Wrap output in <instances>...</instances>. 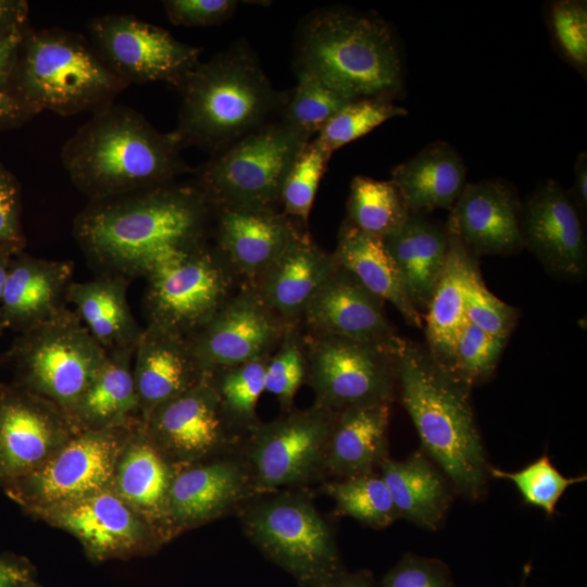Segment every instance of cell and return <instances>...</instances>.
<instances>
[{
  "label": "cell",
  "mask_w": 587,
  "mask_h": 587,
  "mask_svg": "<svg viewBox=\"0 0 587 587\" xmlns=\"http://www.w3.org/2000/svg\"><path fill=\"white\" fill-rule=\"evenodd\" d=\"M246 536L302 587H325L342 574L330 524L302 490L274 491L238 511Z\"/></svg>",
  "instance_id": "52a82bcc"
},
{
  "label": "cell",
  "mask_w": 587,
  "mask_h": 587,
  "mask_svg": "<svg viewBox=\"0 0 587 587\" xmlns=\"http://www.w3.org/2000/svg\"><path fill=\"white\" fill-rule=\"evenodd\" d=\"M408 111L387 98H362L349 101L313 139L327 154L366 135L384 122L407 115Z\"/></svg>",
  "instance_id": "ab89813d"
},
{
  "label": "cell",
  "mask_w": 587,
  "mask_h": 587,
  "mask_svg": "<svg viewBox=\"0 0 587 587\" xmlns=\"http://www.w3.org/2000/svg\"><path fill=\"white\" fill-rule=\"evenodd\" d=\"M465 316L484 332L507 339L516 323L517 311L485 286L476 266L465 287Z\"/></svg>",
  "instance_id": "f6af8a7d"
},
{
  "label": "cell",
  "mask_w": 587,
  "mask_h": 587,
  "mask_svg": "<svg viewBox=\"0 0 587 587\" xmlns=\"http://www.w3.org/2000/svg\"><path fill=\"white\" fill-rule=\"evenodd\" d=\"M489 475L511 482L525 504L541 509L547 516L555 512L560 498L567 488L586 480V475L565 476L552 464L547 453L516 472L489 467Z\"/></svg>",
  "instance_id": "60d3db41"
},
{
  "label": "cell",
  "mask_w": 587,
  "mask_h": 587,
  "mask_svg": "<svg viewBox=\"0 0 587 587\" xmlns=\"http://www.w3.org/2000/svg\"><path fill=\"white\" fill-rule=\"evenodd\" d=\"M71 425L52 402L16 384H0V482L9 485L37 470Z\"/></svg>",
  "instance_id": "ac0fdd59"
},
{
  "label": "cell",
  "mask_w": 587,
  "mask_h": 587,
  "mask_svg": "<svg viewBox=\"0 0 587 587\" xmlns=\"http://www.w3.org/2000/svg\"><path fill=\"white\" fill-rule=\"evenodd\" d=\"M158 449L152 439L132 445L116 477L118 495L129 507L161 519L175 473Z\"/></svg>",
  "instance_id": "e575fe53"
},
{
  "label": "cell",
  "mask_w": 587,
  "mask_h": 587,
  "mask_svg": "<svg viewBox=\"0 0 587 587\" xmlns=\"http://www.w3.org/2000/svg\"><path fill=\"white\" fill-rule=\"evenodd\" d=\"M22 196L14 175L0 162V252L11 255L24 251Z\"/></svg>",
  "instance_id": "7dc6e473"
},
{
  "label": "cell",
  "mask_w": 587,
  "mask_h": 587,
  "mask_svg": "<svg viewBox=\"0 0 587 587\" xmlns=\"http://www.w3.org/2000/svg\"><path fill=\"white\" fill-rule=\"evenodd\" d=\"M265 359H258L208 375L220 397L223 410L245 435L260 423L257 404L264 391Z\"/></svg>",
  "instance_id": "74e56055"
},
{
  "label": "cell",
  "mask_w": 587,
  "mask_h": 587,
  "mask_svg": "<svg viewBox=\"0 0 587 587\" xmlns=\"http://www.w3.org/2000/svg\"><path fill=\"white\" fill-rule=\"evenodd\" d=\"M30 567L14 557L0 558V587H29Z\"/></svg>",
  "instance_id": "f5cc1de1"
},
{
  "label": "cell",
  "mask_w": 587,
  "mask_h": 587,
  "mask_svg": "<svg viewBox=\"0 0 587 587\" xmlns=\"http://www.w3.org/2000/svg\"><path fill=\"white\" fill-rule=\"evenodd\" d=\"M325 587H376L374 577L369 571L353 573L344 572Z\"/></svg>",
  "instance_id": "11a10c76"
},
{
  "label": "cell",
  "mask_w": 587,
  "mask_h": 587,
  "mask_svg": "<svg viewBox=\"0 0 587 587\" xmlns=\"http://www.w3.org/2000/svg\"><path fill=\"white\" fill-rule=\"evenodd\" d=\"M521 223L524 246L551 273L569 279L585 274V233L572 200L558 183L547 180L533 192Z\"/></svg>",
  "instance_id": "ffe728a7"
},
{
  "label": "cell",
  "mask_w": 587,
  "mask_h": 587,
  "mask_svg": "<svg viewBox=\"0 0 587 587\" xmlns=\"http://www.w3.org/2000/svg\"><path fill=\"white\" fill-rule=\"evenodd\" d=\"M128 285L120 277L96 275L86 282L73 280L68 289V303L107 354H134L143 329L132 313Z\"/></svg>",
  "instance_id": "83f0119b"
},
{
  "label": "cell",
  "mask_w": 587,
  "mask_h": 587,
  "mask_svg": "<svg viewBox=\"0 0 587 587\" xmlns=\"http://www.w3.org/2000/svg\"><path fill=\"white\" fill-rule=\"evenodd\" d=\"M280 110V122L311 140L349 100L305 72Z\"/></svg>",
  "instance_id": "f35d334b"
},
{
  "label": "cell",
  "mask_w": 587,
  "mask_h": 587,
  "mask_svg": "<svg viewBox=\"0 0 587 587\" xmlns=\"http://www.w3.org/2000/svg\"><path fill=\"white\" fill-rule=\"evenodd\" d=\"M257 497L250 470L238 451L175 473L162 519L175 528L189 527L238 512Z\"/></svg>",
  "instance_id": "e0dca14e"
},
{
  "label": "cell",
  "mask_w": 587,
  "mask_h": 587,
  "mask_svg": "<svg viewBox=\"0 0 587 587\" xmlns=\"http://www.w3.org/2000/svg\"><path fill=\"white\" fill-rule=\"evenodd\" d=\"M133 360V376L143 419L204 376L186 337L151 324L143 327Z\"/></svg>",
  "instance_id": "d4e9b609"
},
{
  "label": "cell",
  "mask_w": 587,
  "mask_h": 587,
  "mask_svg": "<svg viewBox=\"0 0 587 587\" xmlns=\"http://www.w3.org/2000/svg\"><path fill=\"white\" fill-rule=\"evenodd\" d=\"M575 188L578 198L586 207L587 203V159L586 153L582 152L575 165Z\"/></svg>",
  "instance_id": "9f6ffc18"
},
{
  "label": "cell",
  "mask_w": 587,
  "mask_h": 587,
  "mask_svg": "<svg viewBox=\"0 0 587 587\" xmlns=\"http://www.w3.org/2000/svg\"><path fill=\"white\" fill-rule=\"evenodd\" d=\"M451 209L447 233L471 254H507L524 247L519 203L504 185H465Z\"/></svg>",
  "instance_id": "603a6c76"
},
{
  "label": "cell",
  "mask_w": 587,
  "mask_h": 587,
  "mask_svg": "<svg viewBox=\"0 0 587 587\" xmlns=\"http://www.w3.org/2000/svg\"><path fill=\"white\" fill-rule=\"evenodd\" d=\"M550 21L555 39L576 66L587 64V5L585 1L561 0L551 5Z\"/></svg>",
  "instance_id": "bcb514c9"
},
{
  "label": "cell",
  "mask_w": 587,
  "mask_h": 587,
  "mask_svg": "<svg viewBox=\"0 0 587 587\" xmlns=\"http://www.w3.org/2000/svg\"><path fill=\"white\" fill-rule=\"evenodd\" d=\"M323 491L334 500L336 514L364 525L384 528L399 519L388 488L376 471L326 482Z\"/></svg>",
  "instance_id": "8d00e7d4"
},
{
  "label": "cell",
  "mask_w": 587,
  "mask_h": 587,
  "mask_svg": "<svg viewBox=\"0 0 587 587\" xmlns=\"http://www.w3.org/2000/svg\"><path fill=\"white\" fill-rule=\"evenodd\" d=\"M333 255L367 291L390 302L408 324L423 326L420 311L410 300L383 238L363 233L346 220Z\"/></svg>",
  "instance_id": "f546056e"
},
{
  "label": "cell",
  "mask_w": 587,
  "mask_h": 587,
  "mask_svg": "<svg viewBox=\"0 0 587 587\" xmlns=\"http://www.w3.org/2000/svg\"><path fill=\"white\" fill-rule=\"evenodd\" d=\"M28 11L24 0H0V38L28 27Z\"/></svg>",
  "instance_id": "816d5d0a"
},
{
  "label": "cell",
  "mask_w": 587,
  "mask_h": 587,
  "mask_svg": "<svg viewBox=\"0 0 587 587\" xmlns=\"http://www.w3.org/2000/svg\"><path fill=\"white\" fill-rule=\"evenodd\" d=\"M397 383L425 453L459 494L479 499L490 466L470 401L471 387L408 341L397 355Z\"/></svg>",
  "instance_id": "3957f363"
},
{
  "label": "cell",
  "mask_w": 587,
  "mask_h": 587,
  "mask_svg": "<svg viewBox=\"0 0 587 587\" xmlns=\"http://www.w3.org/2000/svg\"><path fill=\"white\" fill-rule=\"evenodd\" d=\"M124 426L83 429L37 470L9 484L8 494L28 509L45 512L108 489Z\"/></svg>",
  "instance_id": "4fadbf2b"
},
{
  "label": "cell",
  "mask_w": 587,
  "mask_h": 587,
  "mask_svg": "<svg viewBox=\"0 0 587 587\" xmlns=\"http://www.w3.org/2000/svg\"><path fill=\"white\" fill-rule=\"evenodd\" d=\"M47 511L98 558L126 552L143 539V524L133 508L109 488Z\"/></svg>",
  "instance_id": "484cf974"
},
{
  "label": "cell",
  "mask_w": 587,
  "mask_h": 587,
  "mask_svg": "<svg viewBox=\"0 0 587 587\" xmlns=\"http://www.w3.org/2000/svg\"><path fill=\"white\" fill-rule=\"evenodd\" d=\"M303 338L305 382L315 404L338 412L357 404L391 403L399 350L330 335Z\"/></svg>",
  "instance_id": "7c38bea8"
},
{
  "label": "cell",
  "mask_w": 587,
  "mask_h": 587,
  "mask_svg": "<svg viewBox=\"0 0 587 587\" xmlns=\"http://www.w3.org/2000/svg\"><path fill=\"white\" fill-rule=\"evenodd\" d=\"M162 4L172 24L186 27H203L220 24L230 17L238 5V1L166 0Z\"/></svg>",
  "instance_id": "681fc988"
},
{
  "label": "cell",
  "mask_w": 587,
  "mask_h": 587,
  "mask_svg": "<svg viewBox=\"0 0 587 587\" xmlns=\"http://www.w3.org/2000/svg\"><path fill=\"white\" fill-rule=\"evenodd\" d=\"M177 88L182 101L173 135L182 148L193 146L212 154L270 123L288 98L273 88L243 46L200 61Z\"/></svg>",
  "instance_id": "277c9868"
},
{
  "label": "cell",
  "mask_w": 587,
  "mask_h": 587,
  "mask_svg": "<svg viewBox=\"0 0 587 587\" xmlns=\"http://www.w3.org/2000/svg\"><path fill=\"white\" fill-rule=\"evenodd\" d=\"M390 182L410 214L451 209L465 187V166L454 149L435 141L397 165Z\"/></svg>",
  "instance_id": "f1b7e54d"
},
{
  "label": "cell",
  "mask_w": 587,
  "mask_h": 587,
  "mask_svg": "<svg viewBox=\"0 0 587 587\" xmlns=\"http://www.w3.org/2000/svg\"><path fill=\"white\" fill-rule=\"evenodd\" d=\"M127 86L80 34L28 27L7 93L30 117L42 111L71 116L114 103Z\"/></svg>",
  "instance_id": "8992f818"
},
{
  "label": "cell",
  "mask_w": 587,
  "mask_h": 587,
  "mask_svg": "<svg viewBox=\"0 0 587 587\" xmlns=\"http://www.w3.org/2000/svg\"><path fill=\"white\" fill-rule=\"evenodd\" d=\"M235 277L209 243L160 263L145 277L147 324L189 337L234 294Z\"/></svg>",
  "instance_id": "8fae6325"
},
{
  "label": "cell",
  "mask_w": 587,
  "mask_h": 587,
  "mask_svg": "<svg viewBox=\"0 0 587 587\" xmlns=\"http://www.w3.org/2000/svg\"><path fill=\"white\" fill-rule=\"evenodd\" d=\"M330 155L310 140L289 170L280 195L284 214L308 224Z\"/></svg>",
  "instance_id": "b9f144b4"
},
{
  "label": "cell",
  "mask_w": 587,
  "mask_h": 587,
  "mask_svg": "<svg viewBox=\"0 0 587 587\" xmlns=\"http://www.w3.org/2000/svg\"><path fill=\"white\" fill-rule=\"evenodd\" d=\"M108 354L73 309L17 334L2 361L15 384L59 407L67 416Z\"/></svg>",
  "instance_id": "ba28073f"
},
{
  "label": "cell",
  "mask_w": 587,
  "mask_h": 587,
  "mask_svg": "<svg viewBox=\"0 0 587 587\" xmlns=\"http://www.w3.org/2000/svg\"><path fill=\"white\" fill-rule=\"evenodd\" d=\"M182 149L172 132L112 103L75 130L60 157L75 188L95 201L177 180L191 172Z\"/></svg>",
  "instance_id": "7a4b0ae2"
},
{
  "label": "cell",
  "mask_w": 587,
  "mask_h": 587,
  "mask_svg": "<svg viewBox=\"0 0 587 587\" xmlns=\"http://www.w3.org/2000/svg\"><path fill=\"white\" fill-rule=\"evenodd\" d=\"M73 263L48 260L24 251L9 263L0 304V336L45 323L67 309Z\"/></svg>",
  "instance_id": "7402d4cb"
},
{
  "label": "cell",
  "mask_w": 587,
  "mask_h": 587,
  "mask_svg": "<svg viewBox=\"0 0 587 587\" xmlns=\"http://www.w3.org/2000/svg\"><path fill=\"white\" fill-rule=\"evenodd\" d=\"M383 304L384 301L338 265L309 302L301 322L309 334L400 350L405 340L396 334Z\"/></svg>",
  "instance_id": "d6986e66"
},
{
  "label": "cell",
  "mask_w": 587,
  "mask_h": 587,
  "mask_svg": "<svg viewBox=\"0 0 587 587\" xmlns=\"http://www.w3.org/2000/svg\"><path fill=\"white\" fill-rule=\"evenodd\" d=\"M296 68L349 101L387 98L402 86V64L388 25L339 9L312 13L299 29Z\"/></svg>",
  "instance_id": "5b68a950"
},
{
  "label": "cell",
  "mask_w": 587,
  "mask_h": 587,
  "mask_svg": "<svg viewBox=\"0 0 587 587\" xmlns=\"http://www.w3.org/2000/svg\"><path fill=\"white\" fill-rule=\"evenodd\" d=\"M297 230L286 214L274 209L214 207L211 236L234 274L252 285Z\"/></svg>",
  "instance_id": "44dd1931"
},
{
  "label": "cell",
  "mask_w": 587,
  "mask_h": 587,
  "mask_svg": "<svg viewBox=\"0 0 587 587\" xmlns=\"http://www.w3.org/2000/svg\"><path fill=\"white\" fill-rule=\"evenodd\" d=\"M347 221L363 233L385 238L410 216L402 197L390 180L353 177L347 201Z\"/></svg>",
  "instance_id": "d590c367"
},
{
  "label": "cell",
  "mask_w": 587,
  "mask_h": 587,
  "mask_svg": "<svg viewBox=\"0 0 587 587\" xmlns=\"http://www.w3.org/2000/svg\"><path fill=\"white\" fill-rule=\"evenodd\" d=\"M133 353L108 354L87 388L67 414L84 429L126 425L140 411L133 376Z\"/></svg>",
  "instance_id": "836d02e7"
},
{
  "label": "cell",
  "mask_w": 587,
  "mask_h": 587,
  "mask_svg": "<svg viewBox=\"0 0 587 587\" xmlns=\"http://www.w3.org/2000/svg\"><path fill=\"white\" fill-rule=\"evenodd\" d=\"M2 361V354H0V362Z\"/></svg>",
  "instance_id": "680465c9"
},
{
  "label": "cell",
  "mask_w": 587,
  "mask_h": 587,
  "mask_svg": "<svg viewBox=\"0 0 587 587\" xmlns=\"http://www.w3.org/2000/svg\"><path fill=\"white\" fill-rule=\"evenodd\" d=\"M30 116L8 93L0 92V126H14L22 124Z\"/></svg>",
  "instance_id": "db71d44e"
},
{
  "label": "cell",
  "mask_w": 587,
  "mask_h": 587,
  "mask_svg": "<svg viewBox=\"0 0 587 587\" xmlns=\"http://www.w3.org/2000/svg\"><path fill=\"white\" fill-rule=\"evenodd\" d=\"M399 515L424 529L436 530L451 504L448 479L426 453L416 451L404 460L385 459L378 466Z\"/></svg>",
  "instance_id": "4dcf8cb0"
},
{
  "label": "cell",
  "mask_w": 587,
  "mask_h": 587,
  "mask_svg": "<svg viewBox=\"0 0 587 587\" xmlns=\"http://www.w3.org/2000/svg\"><path fill=\"white\" fill-rule=\"evenodd\" d=\"M28 27L0 38V92L7 93V87L15 67L18 50Z\"/></svg>",
  "instance_id": "f907efd6"
},
{
  "label": "cell",
  "mask_w": 587,
  "mask_h": 587,
  "mask_svg": "<svg viewBox=\"0 0 587 587\" xmlns=\"http://www.w3.org/2000/svg\"><path fill=\"white\" fill-rule=\"evenodd\" d=\"M337 266L333 253L297 230L285 250L251 286L283 323L296 327L309 302Z\"/></svg>",
  "instance_id": "cb8c5ba5"
},
{
  "label": "cell",
  "mask_w": 587,
  "mask_h": 587,
  "mask_svg": "<svg viewBox=\"0 0 587 587\" xmlns=\"http://www.w3.org/2000/svg\"><path fill=\"white\" fill-rule=\"evenodd\" d=\"M13 255L9 253L0 252V304H1V299H2L4 282L7 278L8 267H9V263Z\"/></svg>",
  "instance_id": "6f0895ef"
},
{
  "label": "cell",
  "mask_w": 587,
  "mask_h": 587,
  "mask_svg": "<svg viewBox=\"0 0 587 587\" xmlns=\"http://www.w3.org/2000/svg\"><path fill=\"white\" fill-rule=\"evenodd\" d=\"M214 207L193 182L177 180L89 201L73 237L97 275L130 283L180 253L209 243Z\"/></svg>",
  "instance_id": "6da1fadb"
},
{
  "label": "cell",
  "mask_w": 587,
  "mask_h": 587,
  "mask_svg": "<svg viewBox=\"0 0 587 587\" xmlns=\"http://www.w3.org/2000/svg\"><path fill=\"white\" fill-rule=\"evenodd\" d=\"M390 403H364L336 412L326 460L336 479L376 471L388 458Z\"/></svg>",
  "instance_id": "4316f807"
},
{
  "label": "cell",
  "mask_w": 587,
  "mask_h": 587,
  "mask_svg": "<svg viewBox=\"0 0 587 587\" xmlns=\"http://www.w3.org/2000/svg\"><path fill=\"white\" fill-rule=\"evenodd\" d=\"M297 327L287 330L265 366L264 391L276 397L284 412L292 410L296 394L307 379L304 338Z\"/></svg>",
  "instance_id": "7bdbcfd3"
},
{
  "label": "cell",
  "mask_w": 587,
  "mask_h": 587,
  "mask_svg": "<svg viewBox=\"0 0 587 587\" xmlns=\"http://www.w3.org/2000/svg\"><path fill=\"white\" fill-rule=\"evenodd\" d=\"M384 242L410 300L417 310L426 308L445 266L449 246L447 229L422 214H410Z\"/></svg>",
  "instance_id": "d6a6232c"
},
{
  "label": "cell",
  "mask_w": 587,
  "mask_h": 587,
  "mask_svg": "<svg viewBox=\"0 0 587 587\" xmlns=\"http://www.w3.org/2000/svg\"><path fill=\"white\" fill-rule=\"evenodd\" d=\"M88 32L91 45L127 85L164 82L178 87L200 62V48L134 15L96 16Z\"/></svg>",
  "instance_id": "5bb4252c"
},
{
  "label": "cell",
  "mask_w": 587,
  "mask_h": 587,
  "mask_svg": "<svg viewBox=\"0 0 587 587\" xmlns=\"http://www.w3.org/2000/svg\"><path fill=\"white\" fill-rule=\"evenodd\" d=\"M382 587H452V583L441 561L407 554L385 575Z\"/></svg>",
  "instance_id": "c3c4849f"
},
{
  "label": "cell",
  "mask_w": 587,
  "mask_h": 587,
  "mask_svg": "<svg viewBox=\"0 0 587 587\" xmlns=\"http://www.w3.org/2000/svg\"><path fill=\"white\" fill-rule=\"evenodd\" d=\"M476 266L474 255L449 236L445 266L426 307L425 332L429 355L450 373L457 339L467 322L465 287Z\"/></svg>",
  "instance_id": "1f68e13d"
},
{
  "label": "cell",
  "mask_w": 587,
  "mask_h": 587,
  "mask_svg": "<svg viewBox=\"0 0 587 587\" xmlns=\"http://www.w3.org/2000/svg\"><path fill=\"white\" fill-rule=\"evenodd\" d=\"M335 415L314 403L304 410L285 412L271 422H260L247 432L239 453L260 496L327 477V448Z\"/></svg>",
  "instance_id": "30bf717a"
},
{
  "label": "cell",
  "mask_w": 587,
  "mask_h": 587,
  "mask_svg": "<svg viewBox=\"0 0 587 587\" xmlns=\"http://www.w3.org/2000/svg\"><path fill=\"white\" fill-rule=\"evenodd\" d=\"M280 121L266 123L195 171L193 183L213 207L274 209L294 162L309 142Z\"/></svg>",
  "instance_id": "9c48e42d"
},
{
  "label": "cell",
  "mask_w": 587,
  "mask_h": 587,
  "mask_svg": "<svg viewBox=\"0 0 587 587\" xmlns=\"http://www.w3.org/2000/svg\"><path fill=\"white\" fill-rule=\"evenodd\" d=\"M289 328L247 284L187 340L209 374L268 358Z\"/></svg>",
  "instance_id": "2e32d148"
},
{
  "label": "cell",
  "mask_w": 587,
  "mask_h": 587,
  "mask_svg": "<svg viewBox=\"0 0 587 587\" xmlns=\"http://www.w3.org/2000/svg\"><path fill=\"white\" fill-rule=\"evenodd\" d=\"M143 423L159 449L187 463L238 452L245 437L225 414L208 374L187 391L157 407Z\"/></svg>",
  "instance_id": "9a60e30c"
},
{
  "label": "cell",
  "mask_w": 587,
  "mask_h": 587,
  "mask_svg": "<svg viewBox=\"0 0 587 587\" xmlns=\"http://www.w3.org/2000/svg\"><path fill=\"white\" fill-rule=\"evenodd\" d=\"M505 341L466 322L455 342L451 374L470 387L487 378L496 369Z\"/></svg>",
  "instance_id": "ee69618b"
}]
</instances>
